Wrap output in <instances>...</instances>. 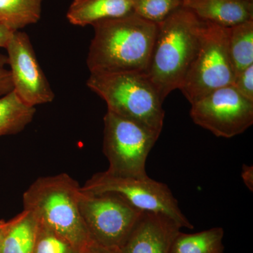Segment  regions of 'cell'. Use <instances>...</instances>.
Masks as SVG:
<instances>
[{"label": "cell", "instance_id": "6da1fadb", "mask_svg": "<svg viewBox=\"0 0 253 253\" xmlns=\"http://www.w3.org/2000/svg\"><path fill=\"white\" fill-rule=\"evenodd\" d=\"M92 26L94 36L86 58L90 73H146L157 23L131 13Z\"/></svg>", "mask_w": 253, "mask_h": 253}, {"label": "cell", "instance_id": "7a4b0ae2", "mask_svg": "<svg viewBox=\"0 0 253 253\" xmlns=\"http://www.w3.org/2000/svg\"><path fill=\"white\" fill-rule=\"evenodd\" d=\"M204 23L183 6L158 23L146 74L163 101L182 85L199 49Z\"/></svg>", "mask_w": 253, "mask_h": 253}, {"label": "cell", "instance_id": "3957f363", "mask_svg": "<svg viewBox=\"0 0 253 253\" xmlns=\"http://www.w3.org/2000/svg\"><path fill=\"white\" fill-rule=\"evenodd\" d=\"M81 194V186L66 173L43 176L23 194V210L82 252L94 241L80 211Z\"/></svg>", "mask_w": 253, "mask_h": 253}, {"label": "cell", "instance_id": "277c9868", "mask_svg": "<svg viewBox=\"0 0 253 253\" xmlns=\"http://www.w3.org/2000/svg\"><path fill=\"white\" fill-rule=\"evenodd\" d=\"M86 86L104 100L108 111L161 135L163 101L146 73H90Z\"/></svg>", "mask_w": 253, "mask_h": 253}, {"label": "cell", "instance_id": "5b68a950", "mask_svg": "<svg viewBox=\"0 0 253 253\" xmlns=\"http://www.w3.org/2000/svg\"><path fill=\"white\" fill-rule=\"evenodd\" d=\"M235 78L228 28L204 21L199 49L179 90L192 104L219 88L234 84Z\"/></svg>", "mask_w": 253, "mask_h": 253}, {"label": "cell", "instance_id": "8992f818", "mask_svg": "<svg viewBox=\"0 0 253 253\" xmlns=\"http://www.w3.org/2000/svg\"><path fill=\"white\" fill-rule=\"evenodd\" d=\"M104 122L103 150L109 163L106 171L126 177L147 176L146 159L160 135L109 111Z\"/></svg>", "mask_w": 253, "mask_h": 253}, {"label": "cell", "instance_id": "52a82bcc", "mask_svg": "<svg viewBox=\"0 0 253 253\" xmlns=\"http://www.w3.org/2000/svg\"><path fill=\"white\" fill-rule=\"evenodd\" d=\"M81 190L90 194L115 193L141 211L162 213L176 221L181 228H194L181 212L169 187L149 176L126 177L104 171L91 176L81 186Z\"/></svg>", "mask_w": 253, "mask_h": 253}, {"label": "cell", "instance_id": "ba28073f", "mask_svg": "<svg viewBox=\"0 0 253 253\" xmlns=\"http://www.w3.org/2000/svg\"><path fill=\"white\" fill-rule=\"evenodd\" d=\"M79 206L93 241L120 249L144 212L111 192L90 194L81 190Z\"/></svg>", "mask_w": 253, "mask_h": 253}, {"label": "cell", "instance_id": "9c48e42d", "mask_svg": "<svg viewBox=\"0 0 253 253\" xmlns=\"http://www.w3.org/2000/svg\"><path fill=\"white\" fill-rule=\"evenodd\" d=\"M190 116L195 124L218 137L242 134L253 123V101L231 85L219 88L191 104Z\"/></svg>", "mask_w": 253, "mask_h": 253}, {"label": "cell", "instance_id": "30bf717a", "mask_svg": "<svg viewBox=\"0 0 253 253\" xmlns=\"http://www.w3.org/2000/svg\"><path fill=\"white\" fill-rule=\"evenodd\" d=\"M5 49L13 90L20 99L33 107L52 102L54 91L38 62L28 35L15 31Z\"/></svg>", "mask_w": 253, "mask_h": 253}, {"label": "cell", "instance_id": "8fae6325", "mask_svg": "<svg viewBox=\"0 0 253 253\" xmlns=\"http://www.w3.org/2000/svg\"><path fill=\"white\" fill-rule=\"evenodd\" d=\"M181 228L162 213L144 212L126 242L122 253H169Z\"/></svg>", "mask_w": 253, "mask_h": 253}, {"label": "cell", "instance_id": "7c38bea8", "mask_svg": "<svg viewBox=\"0 0 253 253\" xmlns=\"http://www.w3.org/2000/svg\"><path fill=\"white\" fill-rule=\"evenodd\" d=\"M183 6L200 19L222 27L253 20V0H184Z\"/></svg>", "mask_w": 253, "mask_h": 253}, {"label": "cell", "instance_id": "4fadbf2b", "mask_svg": "<svg viewBox=\"0 0 253 253\" xmlns=\"http://www.w3.org/2000/svg\"><path fill=\"white\" fill-rule=\"evenodd\" d=\"M131 13V0H73L66 17L71 24L84 27Z\"/></svg>", "mask_w": 253, "mask_h": 253}, {"label": "cell", "instance_id": "5bb4252c", "mask_svg": "<svg viewBox=\"0 0 253 253\" xmlns=\"http://www.w3.org/2000/svg\"><path fill=\"white\" fill-rule=\"evenodd\" d=\"M38 226L36 217L26 210L6 221L0 253H33Z\"/></svg>", "mask_w": 253, "mask_h": 253}, {"label": "cell", "instance_id": "9a60e30c", "mask_svg": "<svg viewBox=\"0 0 253 253\" xmlns=\"http://www.w3.org/2000/svg\"><path fill=\"white\" fill-rule=\"evenodd\" d=\"M36 107L28 106L14 90L0 98V137L18 134L33 121Z\"/></svg>", "mask_w": 253, "mask_h": 253}, {"label": "cell", "instance_id": "2e32d148", "mask_svg": "<svg viewBox=\"0 0 253 253\" xmlns=\"http://www.w3.org/2000/svg\"><path fill=\"white\" fill-rule=\"evenodd\" d=\"M42 0H0V24L12 31L41 19Z\"/></svg>", "mask_w": 253, "mask_h": 253}, {"label": "cell", "instance_id": "e0dca14e", "mask_svg": "<svg viewBox=\"0 0 253 253\" xmlns=\"http://www.w3.org/2000/svg\"><path fill=\"white\" fill-rule=\"evenodd\" d=\"M224 230L215 227L196 233L176 236L169 253H224Z\"/></svg>", "mask_w": 253, "mask_h": 253}, {"label": "cell", "instance_id": "ac0fdd59", "mask_svg": "<svg viewBox=\"0 0 253 253\" xmlns=\"http://www.w3.org/2000/svg\"><path fill=\"white\" fill-rule=\"evenodd\" d=\"M228 42L236 76L253 64V20L228 28Z\"/></svg>", "mask_w": 253, "mask_h": 253}, {"label": "cell", "instance_id": "d6986e66", "mask_svg": "<svg viewBox=\"0 0 253 253\" xmlns=\"http://www.w3.org/2000/svg\"><path fill=\"white\" fill-rule=\"evenodd\" d=\"M133 13L155 23L164 21L183 6V0H131Z\"/></svg>", "mask_w": 253, "mask_h": 253}, {"label": "cell", "instance_id": "ffe728a7", "mask_svg": "<svg viewBox=\"0 0 253 253\" xmlns=\"http://www.w3.org/2000/svg\"><path fill=\"white\" fill-rule=\"evenodd\" d=\"M69 241L38 221L33 253H81Z\"/></svg>", "mask_w": 253, "mask_h": 253}, {"label": "cell", "instance_id": "44dd1931", "mask_svg": "<svg viewBox=\"0 0 253 253\" xmlns=\"http://www.w3.org/2000/svg\"><path fill=\"white\" fill-rule=\"evenodd\" d=\"M233 86L242 96L253 101V64L236 75Z\"/></svg>", "mask_w": 253, "mask_h": 253}, {"label": "cell", "instance_id": "7402d4cb", "mask_svg": "<svg viewBox=\"0 0 253 253\" xmlns=\"http://www.w3.org/2000/svg\"><path fill=\"white\" fill-rule=\"evenodd\" d=\"M8 66L6 55L0 54V96H4L14 89L11 73Z\"/></svg>", "mask_w": 253, "mask_h": 253}, {"label": "cell", "instance_id": "603a6c76", "mask_svg": "<svg viewBox=\"0 0 253 253\" xmlns=\"http://www.w3.org/2000/svg\"><path fill=\"white\" fill-rule=\"evenodd\" d=\"M81 253H122V252L121 249L118 248L106 247L94 242Z\"/></svg>", "mask_w": 253, "mask_h": 253}, {"label": "cell", "instance_id": "cb8c5ba5", "mask_svg": "<svg viewBox=\"0 0 253 253\" xmlns=\"http://www.w3.org/2000/svg\"><path fill=\"white\" fill-rule=\"evenodd\" d=\"M243 180L246 186L249 188L251 191H253V166L244 165L241 172Z\"/></svg>", "mask_w": 253, "mask_h": 253}, {"label": "cell", "instance_id": "d4e9b609", "mask_svg": "<svg viewBox=\"0 0 253 253\" xmlns=\"http://www.w3.org/2000/svg\"><path fill=\"white\" fill-rule=\"evenodd\" d=\"M14 33V31H11L9 28L0 24V47H6Z\"/></svg>", "mask_w": 253, "mask_h": 253}, {"label": "cell", "instance_id": "484cf974", "mask_svg": "<svg viewBox=\"0 0 253 253\" xmlns=\"http://www.w3.org/2000/svg\"><path fill=\"white\" fill-rule=\"evenodd\" d=\"M6 221L3 220V219H0V246H1L3 234H4L5 226H6Z\"/></svg>", "mask_w": 253, "mask_h": 253}, {"label": "cell", "instance_id": "4316f807", "mask_svg": "<svg viewBox=\"0 0 253 253\" xmlns=\"http://www.w3.org/2000/svg\"><path fill=\"white\" fill-rule=\"evenodd\" d=\"M184 0H183V2H184Z\"/></svg>", "mask_w": 253, "mask_h": 253}]
</instances>
